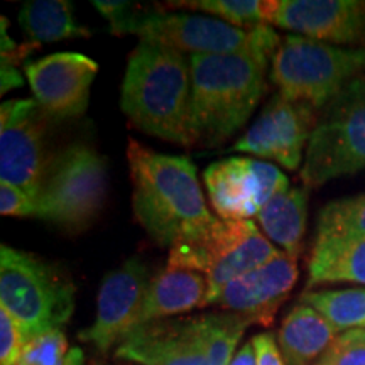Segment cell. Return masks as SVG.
Instances as JSON below:
<instances>
[{
  "mask_svg": "<svg viewBox=\"0 0 365 365\" xmlns=\"http://www.w3.org/2000/svg\"><path fill=\"white\" fill-rule=\"evenodd\" d=\"M281 38L269 24L254 27L245 48L191 54V130L195 145L215 148L247 124L267 91L269 61Z\"/></svg>",
  "mask_w": 365,
  "mask_h": 365,
  "instance_id": "cell-1",
  "label": "cell"
},
{
  "mask_svg": "<svg viewBox=\"0 0 365 365\" xmlns=\"http://www.w3.org/2000/svg\"><path fill=\"white\" fill-rule=\"evenodd\" d=\"M120 108L145 134L185 148L195 145L190 56L156 41L140 39L127 61Z\"/></svg>",
  "mask_w": 365,
  "mask_h": 365,
  "instance_id": "cell-2",
  "label": "cell"
},
{
  "mask_svg": "<svg viewBox=\"0 0 365 365\" xmlns=\"http://www.w3.org/2000/svg\"><path fill=\"white\" fill-rule=\"evenodd\" d=\"M127 161L135 220L150 239L171 247L182 234L213 218L186 156H170L129 139Z\"/></svg>",
  "mask_w": 365,
  "mask_h": 365,
  "instance_id": "cell-3",
  "label": "cell"
},
{
  "mask_svg": "<svg viewBox=\"0 0 365 365\" xmlns=\"http://www.w3.org/2000/svg\"><path fill=\"white\" fill-rule=\"evenodd\" d=\"M281 250L252 220H212L182 234L170 247L168 266L203 274L207 303L213 304L232 281L272 261Z\"/></svg>",
  "mask_w": 365,
  "mask_h": 365,
  "instance_id": "cell-4",
  "label": "cell"
},
{
  "mask_svg": "<svg viewBox=\"0 0 365 365\" xmlns=\"http://www.w3.org/2000/svg\"><path fill=\"white\" fill-rule=\"evenodd\" d=\"M75 284L36 255L0 245V308L19 323L27 341L61 330L75 312Z\"/></svg>",
  "mask_w": 365,
  "mask_h": 365,
  "instance_id": "cell-5",
  "label": "cell"
},
{
  "mask_svg": "<svg viewBox=\"0 0 365 365\" xmlns=\"http://www.w3.org/2000/svg\"><path fill=\"white\" fill-rule=\"evenodd\" d=\"M364 71V48H341L289 34L281 38L269 76L282 97L318 110L339 97Z\"/></svg>",
  "mask_w": 365,
  "mask_h": 365,
  "instance_id": "cell-6",
  "label": "cell"
},
{
  "mask_svg": "<svg viewBox=\"0 0 365 365\" xmlns=\"http://www.w3.org/2000/svg\"><path fill=\"white\" fill-rule=\"evenodd\" d=\"M107 164L93 148L71 144L49 158L36 198V218L80 230L98 215L107 196Z\"/></svg>",
  "mask_w": 365,
  "mask_h": 365,
  "instance_id": "cell-7",
  "label": "cell"
},
{
  "mask_svg": "<svg viewBox=\"0 0 365 365\" xmlns=\"http://www.w3.org/2000/svg\"><path fill=\"white\" fill-rule=\"evenodd\" d=\"M365 170V76H359L323 108L304 161L301 180L317 188L335 178Z\"/></svg>",
  "mask_w": 365,
  "mask_h": 365,
  "instance_id": "cell-8",
  "label": "cell"
},
{
  "mask_svg": "<svg viewBox=\"0 0 365 365\" xmlns=\"http://www.w3.org/2000/svg\"><path fill=\"white\" fill-rule=\"evenodd\" d=\"M112 34H135L170 46L181 53L223 54L245 48L254 29H240L217 17L198 14H166L132 7L120 19L110 24Z\"/></svg>",
  "mask_w": 365,
  "mask_h": 365,
  "instance_id": "cell-9",
  "label": "cell"
},
{
  "mask_svg": "<svg viewBox=\"0 0 365 365\" xmlns=\"http://www.w3.org/2000/svg\"><path fill=\"white\" fill-rule=\"evenodd\" d=\"M210 203L223 220H252L276 195L289 190L279 168L252 158H227L203 173Z\"/></svg>",
  "mask_w": 365,
  "mask_h": 365,
  "instance_id": "cell-10",
  "label": "cell"
},
{
  "mask_svg": "<svg viewBox=\"0 0 365 365\" xmlns=\"http://www.w3.org/2000/svg\"><path fill=\"white\" fill-rule=\"evenodd\" d=\"M48 115L34 98L7 100L0 107V181L38 198L49 159L44 154Z\"/></svg>",
  "mask_w": 365,
  "mask_h": 365,
  "instance_id": "cell-11",
  "label": "cell"
},
{
  "mask_svg": "<svg viewBox=\"0 0 365 365\" xmlns=\"http://www.w3.org/2000/svg\"><path fill=\"white\" fill-rule=\"evenodd\" d=\"M317 122L312 105L293 102L277 93L227 153L252 154L296 171L304 161V148H308Z\"/></svg>",
  "mask_w": 365,
  "mask_h": 365,
  "instance_id": "cell-12",
  "label": "cell"
},
{
  "mask_svg": "<svg viewBox=\"0 0 365 365\" xmlns=\"http://www.w3.org/2000/svg\"><path fill=\"white\" fill-rule=\"evenodd\" d=\"M150 279L148 266L139 259L107 274L98 291L95 322L80 331L78 339L102 354L120 345L139 325Z\"/></svg>",
  "mask_w": 365,
  "mask_h": 365,
  "instance_id": "cell-13",
  "label": "cell"
},
{
  "mask_svg": "<svg viewBox=\"0 0 365 365\" xmlns=\"http://www.w3.org/2000/svg\"><path fill=\"white\" fill-rule=\"evenodd\" d=\"M24 73L34 100L46 115L75 118L88 108L90 86L98 65L80 53H54L24 63Z\"/></svg>",
  "mask_w": 365,
  "mask_h": 365,
  "instance_id": "cell-14",
  "label": "cell"
},
{
  "mask_svg": "<svg viewBox=\"0 0 365 365\" xmlns=\"http://www.w3.org/2000/svg\"><path fill=\"white\" fill-rule=\"evenodd\" d=\"M115 355L139 365H208L196 317L144 323L117 346Z\"/></svg>",
  "mask_w": 365,
  "mask_h": 365,
  "instance_id": "cell-15",
  "label": "cell"
},
{
  "mask_svg": "<svg viewBox=\"0 0 365 365\" xmlns=\"http://www.w3.org/2000/svg\"><path fill=\"white\" fill-rule=\"evenodd\" d=\"M298 281V261L281 250L272 261L232 281L213 301L223 312L242 314L250 323L272 325L277 309Z\"/></svg>",
  "mask_w": 365,
  "mask_h": 365,
  "instance_id": "cell-16",
  "label": "cell"
},
{
  "mask_svg": "<svg viewBox=\"0 0 365 365\" xmlns=\"http://www.w3.org/2000/svg\"><path fill=\"white\" fill-rule=\"evenodd\" d=\"M271 24L330 44L365 39V2L359 0H276Z\"/></svg>",
  "mask_w": 365,
  "mask_h": 365,
  "instance_id": "cell-17",
  "label": "cell"
},
{
  "mask_svg": "<svg viewBox=\"0 0 365 365\" xmlns=\"http://www.w3.org/2000/svg\"><path fill=\"white\" fill-rule=\"evenodd\" d=\"M207 294L208 281L203 274L166 267L150 279L137 327L205 307Z\"/></svg>",
  "mask_w": 365,
  "mask_h": 365,
  "instance_id": "cell-18",
  "label": "cell"
},
{
  "mask_svg": "<svg viewBox=\"0 0 365 365\" xmlns=\"http://www.w3.org/2000/svg\"><path fill=\"white\" fill-rule=\"evenodd\" d=\"M336 331L308 304H296L282 319L277 345L286 365H312L335 340Z\"/></svg>",
  "mask_w": 365,
  "mask_h": 365,
  "instance_id": "cell-19",
  "label": "cell"
},
{
  "mask_svg": "<svg viewBox=\"0 0 365 365\" xmlns=\"http://www.w3.org/2000/svg\"><path fill=\"white\" fill-rule=\"evenodd\" d=\"M336 282L365 286V234L314 240L308 262V291Z\"/></svg>",
  "mask_w": 365,
  "mask_h": 365,
  "instance_id": "cell-20",
  "label": "cell"
},
{
  "mask_svg": "<svg viewBox=\"0 0 365 365\" xmlns=\"http://www.w3.org/2000/svg\"><path fill=\"white\" fill-rule=\"evenodd\" d=\"M255 218L264 235L298 261L308 220V188H289L276 195Z\"/></svg>",
  "mask_w": 365,
  "mask_h": 365,
  "instance_id": "cell-21",
  "label": "cell"
},
{
  "mask_svg": "<svg viewBox=\"0 0 365 365\" xmlns=\"http://www.w3.org/2000/svg\"><path fill=\"white\" fill-rule=\"evenodd\" d=\"M19 24L29 43H56L71 38H88L90 31L73 16L66 0H31L22 6Z\"/></svg>",
  "mask_w": 365,
  "mask_h": 365,
  "instance_id": "cell-22",
  "label": "cell"
},
{
  "mask_svg": "<svg viewBox=\"0 0 365 365\" xmlns=\"http://www.w3.org/2000/svg\"><path fill=\"white\" fill-rule=\"evenodd\" d=\"M299 303L317 309L335 331L365 330V287L307 291L301 294Z\"/></svg>",
  "mask_w": 365,
  "mask_h": 365,
  "instance_id": "cell-23",
  "label": "cell"
},
{
  "mask_svg": "<svg viewBox=\"0 0 365 365\" xmlns=\"http://www.w3.org/2000/svg\"><path fill=\"white\" fill-rule=\"evenodd\" d=\"M168 7L203 11L230 26L254 29L261 24H271L276 0H180L168 2Z\"/></svg>",
  "mask_w": 365,
  "mask_h": 365,
  "instance_id": "cell-24",
  "label": "cell"
},
{
  "mask_svg": "<svg viewBox=\"0 0 365 365\" xmlns=\"http://www.w3.org/2000/svg\"><path fill=\"white\" fill-rule=\"evenodd\" d=\"M198 318L202 328L208 365H230L235 346L239 344L245 328L252 323L237 313H210Z\"/></svg>",
  "mask_w": 365,
  "mask_h": 365,
  "instance_id": "cell-25",
  "label": "cell"
},
{
  "mask_svg": "<svg viewBox=\"0 0 365 365\" xmlns=\"http://www.w3.org/2000/svg\"><path fill=\"white\" fill-rule=\"evenodd\" d=\"M365 234V193L333 200L323 207L317 222V240Z\"/></svg>",
  "mask_w": 365,
  "mask_h": 365,
  "instance_id": "cell-26",
  "label": "cell"
},
{
  "mask_svg": "<svg viewBox=\"0 0 365 365\" xmlns=\"http://www.w3.org/2000/svg\"><path fill=\"white\" fill-rule=\"evenodd\" d=\"M68 340L63 330H54L29 340L17 365H65Z\"/></svg>",
  "mask_w": 365,
  "mask_h": 365,
  "instance_id": "cell-27",
  "label": "cell"
},
{
  "mask_svg": "<svg viewBox=\"0 0 365 365\" xmlns=\"http://www.w3.org/2000/svg\"><path fill=\"white\" fill-rule=\"evenodd\" d=\"M318 365H365V330L341 331L335 336Z\"/></svg>",
  "mask_w": 365,
  "mask_h": 365,
  "instance_id": "cell-28",
  "label": "cell"
},
{
  "mask_svg": "<svg viewBox=\"0 0 365 365\" xmlns=\"http://www.w3.org/2000/svg\"><path fill=\"white\" fill-rule=\"evenodd\" d=\"M27 344L19 323L0 308V365H17Z\"/></svg>",
  "mask_w": 365,
  "mask_h": 365,
  "instance_id": "cell-29",
  "label": "cell"
},
{
  "mask_svg": "<svg viewBox=\"0 0 365 365\" xmlns=\"http://www.w3.org/2000/svg\"><path fill=\"white\" fill-rule=\"evenodd\" d=\"M0 213L6 217H36V203L24 190L0 181Z\"/></svg>",
  "mask_w": 365,
  "mask_h": 365,
  "instance_id": "cell-30",
  "label": "cell"
},
{
  "mask_svg": "<svg viewBox=\"0 0 365 365\" xmlns=\"http://www.w3.org/2000/svg\"><path fill=\"white\" fill-rule=\"evenodd\" d=\"M257 365H286L272 333H259L252 340Z\"/></svg>",
  "mask_w": 365,
  "mask_h": 365,
  "instance_id": "cell-31",
  "label": "cell"
},
{
  "mask_svg": "<svg viewBox=\"0 0 365 365\" xmlns=\"http://www.w3.org/2000/svg\"><path fill=\"white\" fill-rule=\"evenodd\" d=\"M0 83H2L0 93L6 95L7 91L17 88V86H22L24 80H22L21 73L16 66L7 65V63H0Z\"/></svg>",
  "mask_w": 365,
  "mask_h": 365,
  "instance_id": "cell-32",
  "label": "cell"
},
{
  "mask_svg": "<svg viewBox=\"0 0 365 365\" xmlns=\"http://www.w3.org/2000/svg\"><path fill=\"white\" fill-rule=\"evenodd\" d=\"M230 365H257V360H255V350L252 341H247L242 349L234 355Z\"/></svg>",
  "mask_w": 365,
  "mask_h": 365,
  "instance_id": "cell-33",
  "label": "cell"
},
{
  "mask_svg": "<svg viewBox=\"0 0 365 365\" xmlns=\"http://www.w3.org/2000/svg\"><path fill=\"white\" fill-rule=\"evenodd\" d=\"M65 365H85L83 350L78 349V346H76V349H71L70 354H68Z\"/></svg>",
  "mask_w": 365,
  "mask_h": 365,
  "instance_id": "cell-34",
  "label": "cell"
}]
</instances>
